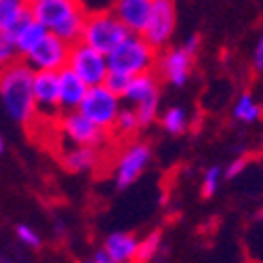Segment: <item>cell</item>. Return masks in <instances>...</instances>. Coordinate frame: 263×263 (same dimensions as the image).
<instances>
[{"label":"cell","instance_id":"836d02e7","mask_svg":"<svg viewBox=\"0 0 263 263\" xmlns=\"http://www.w3.org/2000/svg\"><path fill=\"white\" fill-rule=\"evenodd\" d=\"M5 152V139H3V135H0V154Z\"/></svg>","mask_w":263,"mask_h":263},{"label":"cell","instance_id":"2e32d148","mask_svg":"<svg viewBox=\"0 0 263 263\" xmlns=\"http://www.w3.org/2000/svg\"><path fill=\"white\" fill-rule=\"evenodd\" d=\"M160 97V78L156 72H145L139 76H133L126 86V91L122 95V101H128L130 107L147 101V99H156Z\"/></svg>","mask_w":263,"mask_h":263},{"label":"cell","instance_id":"52a82bcc","mask_svg":"<svg viewBox=\"0 0 263 263\" xmlns=\"http://www.w3.org/2000/svg\"><path fill=\"white\" fill-rule=\"evenodd\" d=\"M177 26V9H175V0H152V11L149 19L143 30V38L149 42L154 49L162 51L166 49L168 40L175 34Z\"/></svg>","mask_w":263,"mask_h":263},{"label":"cell","instance_id":"484cf974","mask_svg":"<svg viewBox=\"0 0 263 263\" xmlns=\"http://www.w3.org/2000/svg\"><path fill=\"white\" fill-rule=\"evenodd\" d=\"M158 107H160V97L147 99V101H141V103L133 105L135 114H137V118H139V124H141V126H147V124L154 122L156 116H158Z\"/></svg>","mask_w":263,"mask_h":263},{"label":"cell","instance_id":"9a60e30c","mask_svg":"<svg viewBox=\"0 0 263 263\" xmlns=\"http://www.w3.org/2000/svg\"><path fill=\"white\" fill-rule=\"evenodd\" d=\"M9 34H11L13 40H15V47H17V51H19V57L24 59V57L38 45V42L49 34V30L42 26L40 21L32 15V11H30V13L13 28V32H9Z\"/></svg>","mask_w":263,"mask_h":263},{"label":"cell","instance_id":"277c9868","mask_svg":"<svg viewBox=\"0 0 263 263\" xmlns=\"http://www.w3.org/2000/svg\"><path fill=\"white\" fill-rule=\"evenodd\" d=\"M120 109H122V97L112 93L105 84H97V86H89L78 112L84 118H89L93 124H97L99 128L112 133Z\"/></svg>","mask_w":263,"mask_h":263},{"label":"cell","instance_id":"d6a6232c","mask_svg":"<svg viewBox=\"0 0 263 263\" xmlns=\"http://www.w3.org/2000/svg\"><path fill=\"white\" fill-rule=\"evenodd\" d=\"M91 261H93V263H118L116 259L109 257V255H107L103 249H99V251L93 255V259H91Z\"/></svg>","mask_w":263,"mask_h":263},{"label":"cell","instance_id":"5bb4252c","mask_svg":"<svg viewBox=\"0 0 263 263\" xmlns=\"http://www.w3.org/2000/svg\"><path fill=\"white\" fill-rule=\"evenodd\" d=\"M59 109L63 112H74L80 107L86 91H89V84H86L78 74H74L68 65L61 68L59 72Z\"/></svg>","mask_w":263,"mask_h":263},{"label":"cell","instance_id":"7a4b0ae2","mask_svg":"<svg viewBox=\"0 0 263 263\" xmlns=\"http://www.w3.org/2000/svg\"><path fill=\"white\" fill-rule=\"evenodd\" d=\"M158 61V49H154L141 34H128L120 45L107 55V63L112 72L126 76H139L154 72Z\"/></svg>","mask_w":263,"mask_h":263},{"label":"cell","instance_id":"cb8c5ba5","mask_svg":"<svg viewBox=\"0 0 263 263\" xmlns=\"http://www.w3.org/2000/svg\"><path fill=\"white\" fill-rule=\"evenodd\" d=\"M162 126H164V130L166 133H171V135H181L183 130L187 128V116H185V112L181 107H168L166 112L162 114Z\"/></svg>","mask_w":263,"mask_h":263},{"label":"cell","instance_id":"ac0fdd59","mask_svg":"<svg viewBox=\"0 0 263 263\" xmlns=\"http://www.w3.org/2000/svg\"><path fill=\"white\" fill-rule=\"evenodd\" d=\"M61 164L70 173H86L93 171L99 164V149L89 145H74L68 152H63Z\"/></svg>","mask_w":263,"mask_h":263},{"label":"cell","instance_id":"44dd1931","mask_svg":"<svg viewBox=\"0 0 263 263\" xmlns=\"http://www.w3.org/2000/svg\"><path fill=\"white\" fill-rule=\"evenodd\" d=\"M139 128H141V124H139V118H137V114H135V109H133V107H122L120 112H118L116 122H114L112 135L130 137V135H135Z\"/></svg>","mask_w":263,"mask_h":263},{"label":"cell","instance_id":"d6986e66","mask_svg":"<svg viewBox=\"0 0 263 263\" xmlns=\"http://www.w3.org/2000/svg\"><path fill=\"white\" fill-rule=\"evenodd\" d=\"M30 13L28 0H0V30L13 32V28Z\"/></svg>","mask_w":263,"mask_h":263},{"label":"cell","instance_id":"30bf717a","mask_svg":"<svg viewBox=\"0 0 263 263\" xmlns=\"http://www.w3.org/2000/svg\"><path fill=\"white\" fill-rule=\"evenodd\" d=\"M194 55H190L183 47H173V49H162L158 51V61H156V74L160 80L173 84V86H183L190 78L192 72Z\"/></svg>","mask_w":263,"mask_h":263},{"label":"cell","instance_id":"d590c367","mask_svg":"<svg viewBox=\"0 0 263 263\" xmlns=\"http://www.w3.org/2000/svg\"><path fill=\"white\" fill-rule=\"evenodd\" d=\"M84 263H93V261H84Z\"/></svg>","mask_w":263,"mask_h":263},{"label":"cell","instance_id":"4fadbf2b","mask_svg":"<svg viewBox=\"0 0 263 263\" xmlns=\"http://www.w3.org/2000/svg\"><path fill=\"white\" fill-rule=\"evenodd\" d=\"M152 0H114L112 13L130 34H143L149 19Z\"/></svg>","mask_w":263,"mask_h":263},{"label":"cell","instance_id":"8992f818","mask_svg":"<svg viewBox=\"0 0 263 263\" xmlns=\"http://www.w3.org/2000/svg\"><path fill=\"white\" fill-rule=\"evenodd\" d=\"M55 122L61 130V135L72 145H89V147L99 149L112 137L109 130H103L97 124H93L89 118H84L78 109H74V112H63Z\"/></svg>","mask_w":263,"mask_h":263},{"label":"cell","instance_id":"9c48e42d","mask_svg":"<svg viewBox=\"0 0 263 263\" xmlns=\"http://www.w3.org/2000/svg\"><path fill=\"white\" fill-rule=\"evenodd\" d=\"M152 158V147L145 141H133L122 154L118 156L116 168H114V183L118 190H126L133 185Z\"/></svg>","mask_w":263,"mask_h":263},{"label":"cell","instance_id":"603a6c76","mask_svg":"<svg viewBox=\"0 0 263 263\" xmlns=\"http://www.w3.org/2000/svg\"><path fill=\"white\" fill-rule=\"evenodd\" d=\"M234 118L240 122H255L261 118V107L255 103V99L249 93H242L234 105Z\"/></svg>","mask_w":263,"mask_h":263},{"label":"cell","instance_id":"4dcf8cb0","mask_svg":"<svg viewBox=\"0 0 263 263\" xmlns=\"http://www.w3.org/2000/svg\"><path fill=\"white\" fill-rule=\"evenodd\" d=\"M190 55H194L196 57V53H198V49H200V36L198 34H194V36H190L183 45H181Z\"/></svg>","mask_w":263,"mask_h":263},{"label":"cell","instance_id":"8fae6325","mask_svg":"<svg viewBox=\"0 0 263 263\" xmlns=\"http://www.w3.org/2000/svg\"><path fill=\"white\" fill-rule=\"evenodd\" d=\"M34 101H36L38 116L53 118V120L61 116L57 72H34Z\"/></svg>","mask_w":263,"mask_h":263},{"label":"cell","instance_id":"5b68a950","mask_svg":"<svg viewBox=\"0 0 263 263\" xmlns=\"http://www.w3.org/2000/svg\"><path fill=\"white\" fill-rule=\"evenodd\" d=\"M68 68L74 74H78L89 86H97V84H103L109 72V63H107V55L78 40L70 47Z\"/></svg>","mask_w":263,"mask_h":263},{"label":"cell","instance_id":"ba28073f","mask_svg":"<svg viewBox=\"0 0 263 263\" xmlns=\"http://www.w3.org/2000/svg\"><path fill=\"white\" fill-rule=\"evenodd\" d=\"M70 47L65 40L49 32L38 45L24 57V61L30 65L34 72H59L61 68L68 65Z\"/></svg>","mask_w":263,"mask_h":263},{"label":"cell","instance_id":"4316f807","mask_svg":"<svg viewBox=\"0 0 263 263\" xmlns=\"http://www.w3.org/2000/svg\"><path fill=\"white\" fill-rule=\"evenodd\" d=\"M128 82H130V76L120 74V72H112V70L107 72V76H105V80H103V84H105L112 93H116L118 97H122V95H124Z\"/></svg>","mask_w":263,"mask_h":263},{"label":"cell","instance_id":"f1b7e54d","mask_svg":"<svg viewBox=\"0 0 263 263\" xmlns=\"http://www.w3.org/2000/svg\"><path fill=\"white\" fill-rule=\"evenodd\" d=\"M17 238L24 242L26 247H40V236L34 228L30 226H19L17 228Z\"/></svg>","mask_w":263,"mask_h":263},{"label":"cell","instance_id":"ffe728a7","mask_svg":"<svg viewBox=\"0 0 263 263\" xmlns=\"http://www.w3.org/2000/svg\"><path fill=\"white\" fill-rule=\"evenodd\" d=\"M84 19H86V11H84V9H80V11H76L74 15H70L65 21H61V24L53 30V34H55V36H59L61 40H65L68 45H74V42H78V40H80V36H82Z\"/></svg>","mask_w":263,"mask_h":263},{"label":"cell","instance_id":"7402d4cb","mask_svg":"<svg viewBox=\"0 0 263 263\" xmlns=\"http://www.w3.org/2000/svg\"><path fill=\"white\" fill-rule=\"evenodd\" d=\"M162 245V234L160 232H149L145 238L139 240L137 245V255H135V263H149L160 251Z\"/></svg>","mask_w":263,"mask_h":263},{"label":"cell","instance_id":"6da1fadb","mask_svg":"<svg viewBox=\"0 0 263 263\" xmlns=\"http://www.w3.org/2000/svg\"><path fill=\"white\" fill-rule=\"evenodd\" d=\"M0 99L7 114L17 124L28 126L38 118L34 101V70L24 59H17L0 70Z\"/></svg>","mask_w":263,"mask_h":263},{"label":"cell","instance_id":"f546056e","mask_svg":"<svg viewBox=\"0 0 263 263\" xmlns=\"http://www.w3.org/2000/svg\"><path fill=\"white\" fill-rule=\"evenodd\" d=\"M247 164H249V156H240V158H236V160L228 166L226 177H228V179H234L236 175H240V173L245 171V166H247Z\"/></svg>","mask_w":263,"mask_h":263},{"label":"cell","instance_id":"d4e9b609","mask_svg":"<svg viewBox=\"0 0 263 263\" xmlns=\"http://www.w3.org/2000/svg\"><path fill=\"white\" fill-rule=\"evenodd\" d=\"M19 57V51L15 47V40L9 32H3L0 30V70H5L7 65L15 63Z\"/></svg>","mask_w":263,"mask_h":263},{"label":"cell","instance_id":"1f68e13d","mask_svg":"<svg viewBox=\"0 0 263 263\" xmlns=\"http://www.w3.org/2000/svg\"><path fill=\"white\" fill-rule=\"evenodd\" d=\"M253 63H255V70H257V72H263V38H259L257 47H255Z\"/></svg>","mask_w":263,"mask_h":263},{"label":"cell","instance_id":"e575fe53","mask_svg":"<svg viewBox=\"0 0 263 263\" xmlns=\"http://www.w3.org/2000/svg\"><path fill=\"white\" fill-rule=\"evenodd\" d=\"M28 3H30V5H34V3H40V0H28Z\"/></svg>","mask_w":263,"mask_h":263},{"label":"cell","instance_id":"7c38bea8","mask_svg":"<svg viewBox=\"0 0 263 263\" xmlns=\"http://www.w3.org/2000/svg\"><path fill=\"white\" fill-rule=\"evenodd\" d=\"M80 9H82L80 0H40V3L30 5L32 15L49 32H53L61 21H65L70 15H74Z\"/></svg>","mask_w":263,"mask_h":263},{"label":"cell","instance_id":"83f0119b","mask_svg":"<svg viewBox=\"0 0 263 263\" xmlns=\"http://www.w3.org/2000/svg\"><path fill=\"white\" fill-rule=\"evenodd\" d=\"M219 179H221V168H219V166H211L204 173V179H202V198H211V196L217 192Z\"/></svg>","mask_w":263,"mask_h":263},{"label":"cell","instance_id":"3957f363","mask_svg":"<svg viewBox=\"0 0 263 263\" xmlns=\"http://www.w3.org/2000/svg\"><path fill=\"white\" fill-rule=\"evenodd\" d=\"M130 32L120 24V19L112 11H97L86 13L84 28L80 40L103 55H109Z\"/></svg>","mask_w":263,"mask_h":263},{"label":"cell","instance_id":"e0dca14e","mask_svg":"<svg viewBox=\"0 0 263 263\" xmlns=\"http://www.w3.org/2000/svg\"><path fill=\"white\" fill-rule=\"evenodd\" d=\"M137 245H139L137 236L128 234V232H114L105 238L101 249L112 259H116L118 263H135Z\"/></svg>","mask_w":263,"mask_h":263}]
</instances>
